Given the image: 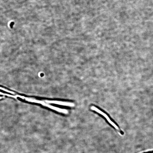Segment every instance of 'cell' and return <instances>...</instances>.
Listing matches in <instances>:
<instances>
[{
  "instance_id": "cell-1",
  "label": "cell",
  "mask_w": 153,
  "mask_h": 153,
  "mask_svg": "<svg viewBox=\"0 0 153 153\" xmlns=\"http://www.w3.org/2000/svg\"><path fill=\"white\" fill-rule=\"evenodd\" d=\"M91 109L95 111L101 115H103L104 117L106 119L108 122L110 123L111 125L115 127L116 125L115 124L113 121H112V120L109 117V116L105 114V113L99 110L96 107L94 106H92L91 107Z\"/></svg>"
},
{
  "instance_id": "cell-2",
  "label": "cell",
  "mask_w": 153,
  "mask_h": 153,
  "mask_svg": "<svg viewBox=\"0 0 153 153\" xmlns=\"http://www.w3.org/2000/svg\"><path fill=\"white\" fill-rule=\"evenodd\" d=\"M44 101L46 103H49L53 104L64 106L73 107L75 105L73 103H70V102H63L56 101H49L45 100Z\"/></svg>"
},
{
  "instance_id": "cell-3",
  "label": "cell",
  "mask_w": 153,
  "mask_h": 153,
  "mask_svg": "<svg viewBox=\"0 0 153 153\" xmlns=\"http://www.w3.org/2000/svg\"><path fill=\"white\" fill-rule=\"evenodd\" d=\"M1 90H3L5 91L6 92H8L9 93H10L11 94H15V93H14L13 92H12V91H11L9 90H7L4 88H2V87H1Z\"/></svg>"
},
{
  "instance_id": "cell-4",
  "label": "cell",
  "mask_w": 153,
  "mask_h": 153,
  "mask_svg": "<svg viewBox=\"0 0 153 153\" xmlns=\"http://www.w3.org/2000/svg\"><path fill=\"white\" fill-rule=\"evenodd\" d=\"M142 153H153V150L151 151H148L146 152H144Z\"/></svg>"
}]
</instances>
